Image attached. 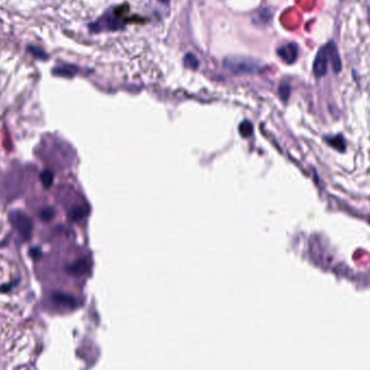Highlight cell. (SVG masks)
Listing matches in <instances>:
<instances>
[{"label": "cell", "instance_id": "1", "mask_svg": "<svg viewBox=\"0 0 370 370\" xmlns=\"http://www.w3.org/2000/svg\"><path fill=\"white\" fill-rule=\"evenodd\" d=\"M10 222L14 230L18 232L23 240H28L33 234V221L25 212L21 210H13L9 215Z\"/></svg>", "mask_w": 370, "mask_h": 370}, {"label": "cell", "instance_id": "2", "mask_svg": "<svg viewBox=\"0 0 370 370\" xmlns=\"http://www.w3.org/2000/svg\"><path fill=\"white\" fill-rule=\"evenodd\" d=\"M224 66L236 74L254 73L259 69L257 63L245 58H227L224 61Z\"/></svg>", "mask_w": 370, "mask_h": 370}, {"label": "cell", "instance_id": "3", "mask_svg": "<svg viewBox=\"0 0 370 370\" xmlns=\"http://www.w3.org/2000/svg\"><path fill=\"white\" fill-rule=\"evenodd\" d=\"M94 30L95 31H103V30H108V31H115L118 30V28L123 27V22L120 21V17L117 16V13L115 12L114 14H108L105 16L103 19H101L96 24H94Z\"/></svg>", "mask_w": 370, "mask_h": 370}, {"label": "cell", "instance_id": "4", "mask_svg": "<svg viewBox=\"0 0 370 370\" xmlns=\"http://www.w3.org/2000/svg\"><path fill=\"white\" fill-rule=\"evenodd\" d=\"M328 62L325 47H323L318 50L314 64H313V72L316 77H323L326 75L327 69H328Z\"/></svg>", "mask_w": 370, "mask_h": 370}, {"label": "cell", "instance_id": "5", "mask_svg": "<svg viewBox=\"0 0 370 370\" xmlns=\"http://www.w3.org/2000/svg\"><path fill=\"white\" fill-rule=\"evenodd\" d=\"M324 47H325V50H326L327 58H328V61L331 64L333 72L339 73L341 70V68H342V63H341V59H340V55H339V52H338V49H337L336 45L333 44V41H330Z\"/></svg>", "mask_w": 370, "mask_h": 370}, {"label": "cell", "instance_id": "6", "mask_svg": "<svg viewBox=\"0 0 370 370\" xmlns=\"http://www.w3.org/2000/svg\"><path fill=\"white\" fill-rule=\"evenodd\" d=\"M52 301L54 304L63 307L66 309H74L77 307L76 298L65 293H61V291H55L51 296Z\"/></svg>", "mask_w": 370, "mask_h": 370}, {"label": "cell", "instance_id": "7", "mask_svg": "<svg viewBox=\"0 0 370 370\" xmlns=\"http://www.w3.org/2000/svg\"><path fill=\"white\" fill-rule=\"evenodd\" d=\"M90 262L87 259H79L66 266V272L73 276H83L90 272Z\"/></svg>", "mask_w": 370, "mask_h": 370}, {"label": "cell", "instance_id": "8", "mask_svg": "<svg viewBox=\"0 0 370 370\" xmlns=\"http://www.w3.org/2000/svg\"><path fill=\"white\" fill-rule=\"evenodd\" d=\"M277 54L281 56V59L284 62L293 64L298 58V47L296 44H288L286 46H283L277 50Z\"/></svg>", "mask_w": 370, "mask_h": 370}, {"label": "cell", "instance_id": "9", "mask_svg": "<svg viewBox=\"0 0 370 370\" xmlns=\"http://www.w3.org/2000/svg\"><path fill=\"white\" fill-rule=\"evenodd\" d=\"M326 141H327V143H328L331 147L336 148L337 151H339V152H344L345 151V148H346L345 141L341 136H334V137H331V138H327Z\"/></svg>", "mask_w": 370, "mask_h": 370}, {"label": "cell", "instance_id": "10", "mask_svg": "<svg viewBox=\"0 0 370 370\" xmlns=\"http://www.w3.org/2000/svg\"><path fill=\"white\" fill-rule=\"evenodd\" d=\"M89 209L86 207V206H77V207L73 208L72 211H70V218L74 221H79V220L83 219L88 215Z\"/></svg>", "mask_w": 370, "mask_h": 370}, {"label": "cell", "instance_id": "11", "mask_svg": "<svg viewBox=\"0 0 370 370\" xmlns=\"http://www.w3.org/2000/svg\"><path fill=\"white\" fill-rule=\"evenodd\" d=\"M53 172L51 171V170H44L40 173V181L42 183V185H44L45 189H49L50 187H51L52 183H53Z\"/></svg>", "mask_w": 370, "mask_h": 370}, {"label": "cell", "instance_id": "12", "mask_svg": "<svg viewBox=\"0 0 370 370\" xmlns=\"http://www.w3.org/2000/svg\"><path fill=\"white\" fill-rule=\"evenodd\" d=\"M239 133L241 134V137L244 138H249L252 136L253 133V127L251 125L250 122H243L239 126Z\"/></svg>", "mask_w": 370, "mask_h": 370}, {"label": "cell", "instance_id": "13", "mask_svg": "<svg viewBox=\"0 0 370 370\" xmlns=\"http://www.w3.org/2000/svg\"><path fill=\"white\" fill-rule=\"evenodd\" d=\"M184 64H185V66L191 68V69H196L198 67V65H199L197 58H196V56L194 54H192V53H189V54L185 55Z\"/></svg>", "mask_w": 370, "mask_h": 370}, {"label": "cell", "instance_id": "14", "mask_svg": "<svg viewBox=\"0 0 370 370\" xmlns=\"http://www.w3.org/2000/svg\"><path fill=\"white\" fill-rule=\"evenodd\" d=\"M75 73H76V69L74 67H70V66L60 67V68L54 70V74L59 75V76H64V77H72V76L75 75Z\"/></svg>", "mask_w": 370, "mask_h": 370}, {"label": "cell", "instance_id": "15", "mask_svg": "<svg viewBox=\"0 0 370 370\" xmlns=\"http://www.w3.org/2000/svg\"><path fill=\"white\" fill-rule=\"evenodd\" d=\"M39 217H40L41 220H44V221H49V220H52L53 217H54V209L52 207L44 208L40 211Z\"/></svg>", "mask_w": 370, "mask_h": 370}, {"label": "cell", "instance_id": "16", "mask_svg": "<svg viewBox=\"0 0 370 370\" xmlns=\"http://www.w3.org/2000/svg\"><path fill=\"white\" fill-rule=\"evenodd\" d=\"M280 96H281L283 101H287L289 96H290V87L288 86V84L284 83L280 87Z\"/></svg>", "mask_w": 370, "mask_h": 370}, {"label": "cell", "instance_id": "17", "mask_svg": "<svg viewBox=\"0 0 370 370\" xmlns=\"http://www.w3.org/2000/svg\"><path fill=\"white\" fill-rule=\"evenodd\" d=\"M30 255H31V258H32V259H34V260H38V259H40V258H41L42 251L40 250L39 248L34 247V248H32L31 250H30Z\"/></svg>", "mask_w": 370, "mask_h": 370}, {"label": "cell", "instance_id": "18", "mask_svg": "<svg viewBox=\"0 0 370 370\" xmlns=\"http://www.w3.org/2000/svg\"><path fill=\"white\" fill-rule=\"evenodd\" d=\"M367 17H368V22L370 23V7H369L368 11H367Z\"/></svg>", "mask_w": 370, "mask_h": 370}, {"label": "cell", "instance_id": "19", "mask_svg": "<svg viewBox=\"0 0 370 370\" xmlns=\"http://www.w3.org/2000/svg\"><path fill=\"white\" fill-rule=\"evenodd\" d=\"M159 2H161V3H163V4H166V3H168V2H169V0H159Z\"/></svg>", "mask_w": 370, "mask_h": 370}, {"label": "cell", "instance_id": "20", "mask_svg": "<svg viewBox=\"0 0 370 370\" xmlns=\"http://www.w3.org/2000/svg\"><path fill=\"white\" fill-rule=\"evenodd\" d=\"M369 223H370V218H369Z\"/></svg>", "mask_w": 370, "mask_h": 370}]
</instances>
